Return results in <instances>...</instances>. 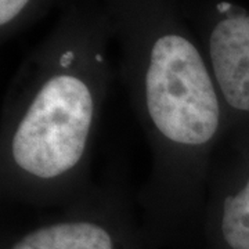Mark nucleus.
I'll return each instance as SVG.
<instances>
[{"label":"nucleus","mask_w":249,"mask_h":249,"mask_svg":"<svg viewBox=\"0 0 249 249\" xmlns=\"http://www.w3.org/2000/svg\"><path fill=\"white\" fill-rule=\"evenodd\" d=\"M205 55L222 98L237 151L249 150V14L219 3Z\"/></svg>","instance_id":"7ed1b4c3"},{"label":"nucleus","mask_w":249,"mask_h":249,"mask_svg":"<svg viewBox=\"0 0 249 249\" xmlns=\"http://www.w3.org/2000/svg\"><path fill=\"white\" fill-rule=\"evenodd\" d=\"M31 0H0V25L7 27L25 11Z\"/></svg>","instance_id":"39448f33"},{"label":"nucleus","mask_w":249,"mask_h":249,"mask_svg":"<svg viewBox=\"0 0 249 249\" xmlns=\"http://www.w3.org/2000/svg\"><path fill=\"white\" fill-rule=\"evenodd\" d=\"M108 85L104 54L73 46L14 80L1 109L3 201L61 208L93 183L90 163Z\"/></svg>","instance_id":"f257e3e1"},{"label":"nucleus","mask_w":249,"mask_h":249,"mask_svg":"<svg viewBox=\"0 0 249 249\" xmlns=\"http://www.w3.org/2000/svg\"><path fill=\"white\" fill-rule=\"evenodd\" d=\"M196 241L202 249H249V150L214 166Z\"/></svg>","instance_id":"20e7f679"},{"label":"nucleus","mask_w":249,"mask_h":249,"mask_svg":"<svg viewBox=\"0 0 249 249\" xmlns=\"http://www.w3.org/2000/svg\"><path fill=\"white\" fill-rule=\"evenodd\" d=\"M1 249H154L124 187L111 178L91 183L61 213L36 223Z\"/></svg>","instance_id":"f03ea898"}]
</instances>
